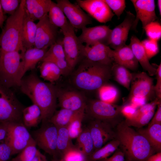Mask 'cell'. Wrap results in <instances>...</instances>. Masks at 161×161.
I'll return each mask as SVG.
<instances>
[{
	"mask_svg": "<svg viewBox=\"0 0 161 161\" xmlns=\"http://www.w3.org/2000/svg\"><path fill=\"white\" fill-rule=\"evenodd\" d=\"M60 161H88V157L74 145L63 154Z\"/></svg>",
	"mask_w": 161,
	"mask_h": 161,
	"instance_id": "obj_38",
	"label": "cell"
},
{
	"mask_svg": "<svg viewBox=\"0 0 161 161\" xmlns=\"http://www.w3.org/2000/svg\"><path fill=\"white\" fill-rule=\"evenodd\" d=\"M40 66V77L44 80L53 84L62 75L58 67L54 63L49 61H43Z\"/></svg>",
	"mask_w": 161,
	"mask_h": 161,
	"instance_id": "obj_27",
	"label": "cell"
},
{
	"mask_svg": "<svg viewBox=\"0 0 161 161\" xmlns=\"http://www.w3.org/2000/svg\"><path fill=\"white\" fill-rule=\"evenodd\" d=\"M32 161H47L46 157L38 150L36 155Z\"/></svg>",
	"mask_w": 161,
	"mask_h": 161,
	"instance_id": "obj_52",
	"label": "cell"
},
{
	"mask_svg": "<svg viewBox=\"0 0 161 161\" xmlns=\"http://www.w3.org/2000/svg\"><path fill=\"white\" fill-rule=\"evenodd\" d=\"M48 16L50 22L62 30L69 24L66 16L56 3L51 1Z\"/></svg>",
	"mask_w": 161,
	"mask_h": 161,
	"instance_id": "obj_30",
	"label": "cell"
},
{
	"mask_svg": "<svg viewBox=\"0 0 161 161\" xmlns=\"http://www.w3.org/2000/svg\"><path fill=\"white\" fill-rule=\"evenodd\" d=\"M155 109L145 114L134 116L130 119L124 120L125 123L129 127L140 128L149 123L154 113Z\"/></svg>",
	"mask_w": 161,
	"mask_h": 161,
	"instance_id": "obj_39",
	"label": "cell"
},
{
	"mask_svg": "<svg viewBox=\"0 0 161 161\" xmlns=\"http://www.w3.org/2000/svg\"><path fill=\"white\" fill-rule=\"evenodd\" d=\"M97 91L100 100L107 103L114 104L119 96L118 89L112 85L105 84Z\"/></svg>",
	"mask_w": 161,
	"mask_h": 161,
	"instance_id": "obj_35",
	"label": "cell"
},
{
	"mask_svg": "<svg viewBox=\"0 0 161 161\" xmlns=\"http://www.w3.org/2000/svg\"><path fill=\"white\" fill-rule=\"evenodd\" d=\"M57 99L61 108L74 112L85 109V98L80 93L74 91H61L58 89Z\"/></svg>",
	"mask_w": 161,
	"mask_h": 161,
	"instance_id": "obj_20",
	"label": "cell"
},
{
	"mask_svg": "<svg viewBox=\"0 0 161 161\" xmlns=\"http://www.w3.org/2000/svg\"><path fill=\"white\" fill-rule=\"evenodd\" d=\"M148 125L154 124H161V102L157 105V110Z\"/></svg>",
	"mask_w": 161,
	"mask_h": 161,
	"instance_id": "obj_50",
	"label": "cell"
},
{
	"mask_svg": "<svg viewBox=\"0 0 161 161\" xmlns=\"http://www.w3.org/2000/svg\"><path fill=\"white\" fill-rule=\"evenodd\" d=\"M4 142L10 147L12 155L18 154L28 145L35 142L24 123H8Z\"/></svg>",
	"mask_w": 161,
	"mask_h": 161,
	"instance_id": "obj_8",
	"label": "cell"
},
{
	"mask_svg": "<svg viewBox=\"0 0 161 161\" xmlns=\"http://www.w3.org/2000/svg\"><path fill=\"white\" fill-rule=\"evenodd\" d=\"M85 112V109H84L78 112L67 127L72 139L77 138L82 131V122Z\"/></svg>",
	"mask_w": 161,
	"mask_h": 161,
	"instance_id": "obj_37",
	"label": "cell"
},
{
	"mask_svg": "<svg viewBox=\"0 0 161 161\" xmlns=\"http://www.w3.org/2000/svg\"><path fill=\"white\" fill-rule=\"evenodd\" d=\"M146 161H161V152L151 155Z\"/></svg>",
	"mask_w": 161,
	"mask_h": 161,
	"instance_id": "obj_53",
	"label": "cell"
},
{
	"mask_svg": "<svg viewBox=\"0 0 161 161\" xmlns=\"http://www.w3.org/2000/svg\"><path fill=\"white\" fill-rule=\"evenodd\" d=\"M12 155L9 145L4 141L0 144V161H7Z\"/></svg>",
	"mask_w": 161,
	"mask_h": 161,
	"instance_id": "obj_47",
	"label": "cell"
},
{
	"mask_svg": "<svg viewBox=\"0 0 161 161\" xmlns=\"http://www.w3.org/2000/svg\"><path fill=\"white\" fill-rule=\"evenodd\" d=\"M51 0H25V12L33 21H39L48 15Z\"/></svg>",
	"mask_w": 161,
	"mask_h": 161,
	"instance_id": "obj_21",
	"label": "cell"
},
{
	"mask_svg": "<svg viewBox=\"0 0 161 161\" xmlns=\"http://www.w3.org/2000/svg\"><path fill=\"white\" fill-rule=\"evenodd\" d=\"M8 123H0V144L4 141L7 132Z\"/></svg>",
	"mask_w": 161,
	"mask_h": 161,
	"instance_id": "obj_51",
	"label": "cell"
},
{
	"mask_svg": "<svg viewBox=\"0 0 161 161\" xmlns=\"http://www.w3.org/2000/svg\"><path fill=\"white\" fill-rule=\"evenodd\" d=\"M113 58L114 63L128 69L135 71L138 68L139 63L129 45L114 50Z\"/></svg>",
	"mask_w": 161,
	"mask_h": 161,
	"instance_id": "obj_23",
	"label": "cell"
},
{
	"mask_svg": "<svg viewBox=\"0 0 161 161\" xmlns=\"http://www.w3.org/2000/svg\"><path fill=\"white\" fill-rule=\"evenodd\" d=\"M136 13L131 29L136 31L138 21L141 22L143 29L157 18L154 0H131Z\"/></svg>",
	"mask_w": 161,
	"mask_h": 161,
	"instance_id": "obj_19",
	"label": "cell"
},
{
	"mask_svg": "<svg viewBox=\"0 0 161 161\" xmlns=\"http://www.w3.org/2000/svg\"><path fill=\"white\" fill-rule=\"evenodd\" d=\"M112 66L94 63L86 59L74 75V83L83 90H97L112 78Z\"/></svg>",
	"mask_w": 161,
	"mask_h": 161,
	"instance_id": "obj_3",
	"label": "cell"
},
{
	"mask_svg": "<svg viewBox=\"0 0 161 161\" xmlns=\"http://www.w3.org/2000/svg\"><path fill=\"white\" fill-rule=\"evenodd\" d=\"M137 108L130 104H126L123 105L121 113L125 119H130L135 115Z\"/></svg>",
	"mask_w": 161,
	"mask_h": 161,
	"instance_id": "obj_46",
	"label": "cell"
},
{
	"mask_svg": "<svg viewBox=\"0 0 161 161\" xmlns=\"http://www.w3.org/2000/svg\"><path fill=\"white\" fill-rule=\"evenodd\" d=\"M37 31V25L25 12L22 34L23 47L26 49L33 47Z\"/></svg>",
	"mask_w": 161,
	"mask_h": 161,
	"instance_id": "obj_26",
	"label": "cell"
},
{
	"mask_svg": "<svg viewBox=\"0 0 161 161\" xmlns=\"http://www.w3.org/2000/svg\"><path fill=\"white\" fill-rule=\"evenodd\" d=\"M78 112L61 108L55 111L48 122L52 123L57 128L67 127Z\"/></svg>",
	"mask_w": 161,
	"mask_h": 161,
	"instance_id": "obj_33",
	"label": "cell"
},
{
	"mask_svg": "<svg viewBox=\"0 0 161 161\" xmlns=\"http://www.w3.org/2000/svg\"><path fill=\"white\" fill-rule=\"evenodd\" d=\"M157 5L158 7V9L160 15H161V0H158L157 1Z\"/></svg>",
	"mask_w": 161,
	"mask_h": 161,
	"instance_id": "obj_55",
	"label": "cell"
},
{
	"mask_svg": "<svg viewBox=\"0 0 161 161\" xmlns=\"http://www.w3.org/2000/svg\"><path fill=\"white\" fill-rule=\"evenodd\" d=\"M112 76L115 80L129 90L132 78V73L128 69L114 63L111 67Z\"/></svg>",
	"mask_w": 161,
	"mask_h": 161,
	"instance_id": "obj_31",
	"label": "cell"
},
{
	"mask_svg": "<svg viewBox=\"0 0 161 161\" xmlns=\"http://www.w3.org/2000/svg\"><path fill=\"white\" fill-rule=\"evenodd\" d=\"M148 101L144 97H135L127 99L125 103L131 104L138 109L147 103Z\"/></svg>",
	"mask_w": 161,
	"mask_h": 161,
	"instance_id": "obj_48",
	"label": "cell"
},
{
	"mask_svg": "<svg viewBox=\"0 0 161 161\" xmlns=\"http://www.w3.org/2000/svg\"><path fill=\"white\" fill-rule=\"evenodd\" d=\"M109 8L112 10L118 19L126 7L124 0H103Z\"/></svg>",
	"mask_w": 161,
	"mask_h": 161,
	"instance_id": "obj_43",
	"label": "cell"
},
{
	"mask_svg": "<svg viewBox=\"0 0 161 161\" xmlns=\"http://www.w3.org/2000/svg\"><path fill=\"white\" fill-rule=\"evenodd\" d=\"M87 127L89 130L94 142V151L116 138L114 128L106 122L92 119Z\"/></svg>",
	"mask_w": 161,
	"mask_h": 161,
	"instance_id": "obj_12",
	"label": "cell"
},
{
	"mask_svg": "<svg viewBox=\"0 0 161 161\" xmlns=\"http://www.w3.org/2000/svg\"><path fill=\"white\" fill-rule=\"evenodd\" d=\"M37 25V31L34 47L48 49L57 41L58 28L50 22L48 15L39 20Z\"/></svg>",
	"mask_w": 161,
	"mask_h": 161,
	"instance_id": "obj_14",
	"label": "cell"
},
{
	"mask_svg": "<svg viewBox=\"0 0 161 161\" xmlns=\"http://www.w3.org/2000/svg\"><path fill=\"white\" fill-rule=\"evenodd\" d=\"M116 139L126 161H146L155 151L147 140L123 121L116 127Z\"/></svg>",
	"mask_w": 161,
	"mask_h": 161,
	"instance_id": "obj_2",
	"label": "cell"
},
{
	"mask_svg": "<svg viewBox=\"0 0 161 161\" xmlns=\"http://www.w3.org/2000/svg\"><path fill=\"white\" fill-rule=\"evenodd\" d=\"M78 37L80 43L85 46H91L98 43L108 46L112 30L109 26L99 25L83 28Z\"/></svg>",
	"mask_w": 161,
	"mask_h": 161,
	"instance_id": "obj_16",
	"label": "cell"
},
{
	"mask_svg": "<svg viewBox=\"0 0 161 161\" xmlns=\"http://www.w3.org/2000/svg\"><path fill=\"white\" fill-rule=\"evenodd\" d=\"M130 85L127 99L135 97H144L149 100L155 96L153 80L144 72L132 73Z\"/></svg>",
	"mask_w": 161,
	"mask_h": 161,
	"instance_id": "obj_11",
	"label": "cell"
},
{
	"mask_svg": "<svg viewBox=\"0 0 161 161\" xmlns=\"http://www.w3.org/2000/svg\"><path fill=\"white\" fill-rule=\"evenodd\" d=\"M65 58L62 40H58L48 49L41 61H49L54 62Z\"/></svg>",
	"mask_w": 161,
	"mask_h": 161,
	"instance_id": "obj_36",
	"label": "cell"
},
{
	"mask_svg": "<svg viewBox=\"0 0 161 161\" xmlns=\"http://www.w3.org/2000/svg\"><path fill=\"white\" fill-rule=\"evenodd\" d=\"M21 1L19 0H0V3L4 13L10 15L18 8Z\"/></svg>",
	"mask_w": 161,
	"mask_h": 161,
	"instance_id": "obj_44",
	"label": "cell"
},
{
	"mask_svg": "<svg viewBox=\"0 0 161 161\" xmlns=\"http://www.w3.org/2000/svg\"><path fill=\"white\" fill-rule=\"evenodd\" d=\"M149 39L157 41L161 37V25L157 21H154L147 24L143 29Z\"/></svg>",
	"mask_w": 161,
	"mask_h": 161,
	"instance_id": "obj_41",
	"label": "cell"
},
{
	"mask_svg": "<svg viewBox=\"0 0 161 161\" xmlns=\"http://www.w3.org/2000/svg\"><path fill=\"white\" fill-rule=\"evenodd\" d=\"M5 17L0 3V27L2 28Z\"/></svg>",
	"mask_w": 161,
	"mask_h": 161,
	"instance_id": "obj_54",
	"label": "cell"
},
{
	"mask_svg": "<svg viewBox=\"0 0 161 161\" xmlns=\"http://www.w3.org/2000/svg\"><path fill=\"white\" fill-rule=\"evenodd\" d=\"M58 128L52 123H43L39 129L34 131L32 136L36 145L53 158H58L57 151Z\"/></svg>",
	"mask_w": 161,
	"mask_h": 161,
	"instance_id": "obj_9",
	"label": "cell"
},
{
	"mask_svg": "<svg viewBox=\"0 0 161 161\" xmlns=\"http://www.w3.org/2000/svg\"><path fill=\"white\" fill-rule=\"evenodd\" d=\"M25 0H21L19 7L7 19L0 35V50L7 52L18 51L24 55L26 49L22 41L25 13Z\"/></svg>",
	"mask_w": 161,
	"mask_h": 161,
	"instance_id": "obj_4",
	"label": "cell"
},
{
	"mask_svg": "<svg viewBox=\"0 0 161 161\" xmlns=\"http://www.w3.org/2000/svg\"><path fill=\"white\" fill-rule=\"evenodd\" d=\"M56 3L67 18L73 28L82 29L92 23V19L77 4L68 0H57Z\"/></svg>",
	"mask_w": 161,
	"mask_h": 161,
	"instance_id": "obj_13",
	"label": "cell"
},
{
	"mask_svg": "<svg viewBox=\"0 0 161 161\" xmlns=\"http://www.w3.org/2000/svg\"><path fill=\"white\" fill-rule=\"evenodd\" d=\"M119 145V141L116 138L109 141L94 151L88 157V161H98L109 157L118 148Z\"/></svg>",
	"mask_w": 161,
	"mask_h": 161,
	"instance_id": "obj_32",
	"label": "cell"
},
{
	"mask_svg": "<svg viewBox=\"0 0 161 161\" xmlns=\"http://www.w3.org/2000/svg\"><path fill=\"white\" fill-rule=\"evenodd\" d=\"M48 49L33 47L26 50L23 60V77L27 72L34 69L38 63L42 61Z\"/></svg>",
	"mask_w": 161,
	"mask_h": 161,
	"instance_id": "obj_24",
	"label": "cell"
},
{
	"mask_svg": "<svg viewBox=\"0 0 161 161\" xmlns=\"http://www.w3.org/2000/svg\"><path fill=\"white\" fill-rule=\"evenodd\" d=\"M61 31L64 35L62 41L65 59L72 70L82 56L84 45L79 41L75 33L74 28L69 23Z\"/></svg>",
	"mask_w": 161,
	"mask_h": 161,
	"instance_id": "obj_10",
	"label": "cell"
},
{
	"mask_svg": "<svg viewBox=\"0 0 161 161\" xmlns=\"http://www.w3.org/2000/svg\"><path fill=\"white\" fill-rule=\"evenodd\" d=\"M24 55L18 51L0 50V83L10 88L19 86L23 78Z\"/></svg>",
	"mask_w": 161,
	"mask_h": 161,
	"instance_id": "obj_5",
	"label": "cell"
},
{
	"mask_svg": "<svg viewBox=\"0 0 161 161\" xmlns=\"http://www.w3.org/2000/svg\"><path fill=\"white\" fill-rule=\"evenodd\" d=\"M129 45L143 68L148 72L149 75H155L156 68L149 62L143 45L139 39L135 36H132Z\"/></svg>",
	"mask_w": 161,
	"mask_h": 161,
	"instance_id": "obj_22",
	"label": "cell"
},
{
	"mask_svg": "<svg viewBox=\"0 0 161 161\" xmlns=\"http://www.w3.org/2000/svg\"><path fill=\"white\" fill-rule=\"evenodd\" d=\"M114 50L108 46L98 43L91 46L83 45L82 56L91 62L102 64L112 66L114 63Z\"/></svg>",
	"mask_w": 161,
	"mask_h": 161,
	"instance_id": "obj_17",
	"label": "cell"
},
{
	"mask_svg": "<svg viewBox=\"0 0 161 161\" xmlns=\"http://www.w3.org/2000/svg\"><path fill=\"white\" fill-rule=\"evenodd\" d=\"M76 2L81 8L100 23L111 21L114 15L103 0H77Z\"/></svg>",
	"mask_w": 161,
	"mask_h": 161,
	"instance_id": "obj_15",
	"label": "cell"
},
{
	"mask_svg": "<svg viewBox=\"0 0 161 161\" xmlns=\"http://www.w3.org/2000/svg\"><path fill=\"white\" fill-rule=\"evenodd\" d=\"M76 138V147L87 157L90 156L94 151V144L87 127L82 128L81 132Z\"/></svg>",
	"mask_w": 161,
	"mask_h": 161,
	"instance_id": "obj_28",
	"label": "cell"
},
{
	"mask_svg": "<svg viewBox=\"0 0 161 161\" xmlns=\"http://www.w3.org/2000/svg\"><path fill=\"white\" fill-rule=\"evenodd\" d=\"M141 42L149 60L159 52L157 41L148 38L144 40Z\"/></svg>",
	"mask_w": 161,
	"mask_h": 161,
	"instance_id": "obj_42",
	"label": "cell"
},
{
	"mask_svg": "<svg viewBox=\"0 0 161 161\" xmlns=\"http://www.w3.org/2000/svg\"><path fill=\"white\" fill-rule=\"evenodd\" d=\"M24 108L10 88L0 83V123H23Z\"/></svg>",
	"mask_w": 161,
	"mask_h": 161,
	"instance_id": "obj_6",
	"label": "cell"
},
{
	"mask_svg": "<svg viewBox=\"0 0 161 161\" xmlns=\"http://www.w3.org/2000/svg\"><path fill=\"white\" fill-rule=\"evenodd\" d=\"M135 16L130 11L126 12L123 21L112 30L109 46L117 49L126 45L129 32L133 24Z\"/></svg>",
	"mask_w": 161,
	"mask_h": 161,
	"instance_id": "obj_18",
	"label": "cell"
},
{
	"mask_svg": "<svg viewBox=\"0 0 161 161\" xmlns=\"http://www.w3.org/2000/svg\"><path fill=\"white\" fill-rule=\"evenodd\" d=\"M125 158L123 152L118 148L110 157L98 161H125Z\"/></svg>",
	"mask_w": 161,
	"mask_h": 161,
	"instance_id": "obj_49",
	"label": "cell"
},
{
	"mask_svg": "<svg viewBox=\"0 0 161 161\" xmlns=\"http://www.w3.org/2000/svg\"><path fill=\"white\" fill-rule=\"evenodd\" d=\"M36 146L35 142L28 145L11 161H32L38 150Z\"/></svg>",
	"mask_w": 161,
	"mask_h": 161,
	"instance_id": "obj_40",
	"label": "cell"
},
{
	"mask_svg": "<svg viewBox=\"0 0 161 161\" xmlns=\"http://www.w3.org/2000/svg\"><path fill=\"white\" fill-rule=\"evenodd\" d=\"M137 131L148 141L155 152L161 151V124L148 125L145 129H140Z\"/></svg>",
	"mask_w": 161,
	"mask_h": 161,
	"instance_id": "obj_25",
	"label": "cell"
},
{
	"mask_svg": "<svg viewBox=\"0 0 161 161\" xmlns=\"http://www.w3.org/2000/svg\"><path fill=\"white\" fill-rule=\"evenodd\" d=\"M19 87L22 93L40 109L42 123L48 122L56 111L57 87L42 80L34 72L23 77Z\"/></svg>",
	"mask_w": 161,
	"mask_h": 161,
	"instance_id": "obj_1",
	"label": "cell"
},
{
	"mask_svg": "<svg viewBox=\"0 0 161 161\" xmlns=\"http://www.w3.org/2000/svg\"><path fill=\"white\" fill-rule=\"evenodd\" d=\"M122 107L94 99L86 103L85 111L92 119L106 122L114 128L123 121L124 117L121 113Z\"/></svg>",
	"mask_w": 161,
	"mask_h": 161,
	"instance_id": "obj_7",
	"label": "cell"
},
{
	"mask_svg": "<svg viewBox=\"0 0 161 161\" xmlns=\"http://www.w3.org/2000/svg\"><path fill=\"white\" fill-rule=\"evenodd\" d=\"M155 75L157 80L156 83L154 86V91L156 98L161 100V64L156 68Z\"/></svg>",
	"mask_w": 161,
	"mask_h": 161,
	"instance_id": "obj_45",
	"label": "cell"
},
{
	"mask_svg": "<svg viewBox=\"0 0 161 161\" xmlns=\"http://www.w3.org/2000/svg\"><path fill=\"white\" fill-rule=\"evenodd\" d=\"M22 117L23 123L27 128L36 127L41 121V110L35 104L24 108Z\"/></svg>",
	"mask_w": 161,
	"mask_h": 161,
	"instance_id": "obj_29",
	"label": "cell"
},
{
	"mask_svg": "<svg viewBox=\"0 0 161 161\" xmlns=\"http://www.w3.org/2000/svg\"><path fill=\"white\" fill-rule=\"evenodd\" d=\"M57 151L58 157H60L65 151L74 146L67 127L57 128Z\"/></svg>",
	"mask_w": 161,
	"mask_h": 161,
	"instance_id": "obj_34",
	"label": "cell"
}]
</instances>
